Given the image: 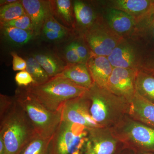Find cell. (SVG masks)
Returning <instances> with one entry per match:
<instances>
[{
    "mask_svg": "<svg viewBox=\"0 0 154 154\" xmlns=\"http://www.w3.org/2000/svg\"><path fill=\"white\" fill-rule=\"evenodd\" d=\"M0 136L6 148V154H19L37 134L25 111L14 96H0Z\"/></svg>",
    "mask_w": 154,
    "mask_h": 154,
    "instance_id": "1",
    "label": "cell"
},
{
    "mask_svg": "<svg viewBox=\"0 0 154 154\" xmlns=\"http://www.w3.org/2000/svg\"><path fill=\"white\" fill-rule=\"evenodd\" d=\"M86 96L91 102L92 118L102 127L112 128L128 115L129 102L106 88L94 83Z\"/></svg>",
    "mask_w": 154,
    "mask_h": 154,
    "instance_id": "2",
    "label": "cell"
},
{
    "mask_svg": "<svg viewBox=\"0 0 154 154\" xmlns=\"http://www.w3.org/2000/svg\"><path fill=\"white\" fill-rule=\"evenodd\" d=\"M25 88L45 107L54 112L61 111L66 102L84 96L88 91L60 75L51 78L42 85Z\"/></svg>",
    "mask_w": 154,
    "mask_h": 154,
    "instance_id": "3",
    "label": "cell"
},
{
    "mask_svg": "<svg viewBox=\"0 0 154 154\" xmlns=\"http://www.w3.org/2000/svg\"><path fill=\"white\" fill-rule=\"evenodd\" d=\"M24 110L36 132L45 138L51 139L62 122V110L57 112L45 107L25 88L17 90L14 96Z\"/></svg>",
    "mask_w": 154,
    "mask_h": 154,
    "instance_id": "4",
    "label": "cell"
},
{
    "mask_svg": "<svg viewBox=\"0 0 154 154\" xmlns=\"http://www.w3.org/2000/svg\"><path fill=\"white\" fill-rule=\"evenodd\" d=\"M119 142L139 152H154V128L126 116L111 128Z\"/></svg>",
    "mask_w": 154,
    "mask_h": 154,
    "instance_id": "5",
    "label": "cell"
},
{
    "mask_svg": "<svg viewBox=\"0 0 154 154\" xmlns=\"http://www.w3.org/2000/svg\"><path fill=\"white\" fill-rule=\"evenodd\" d=\"M89 129L62 121L51 141L50 154H83Z\"/></svg>",
    "mask_w": 154,
    "mask_h": 154,
    "instance_id": "6",
    "label": "cell"
},
{
    "mask_svg": "<svg viewBox=\"0 0 154 154\" xmlns=\"http://www.w3.org/2000/svg\"><path fill=\"white\" fill-rule=\"evenodd\" d=\"M85 39L95 55L108 57L118 45L124 41L122 36L115 33L108 25L96 24L88 28Z\"/></svg>",
    "mask_w": 154,
    "mask_h": 154,
    "instance_id": "7",
    "label": "cell"
},
{
    "mask_svg": "<svg viewBox=\"0 0 154 154\" xmlns=\"http://www.w3.org/2000/svg\"><path fill=\"white\" fill-rule=\"evenodd\" d=\"M90 107L91 102L86 94L69 100L62 109V121L81 125L89 129L101 127L92 118Z\"/></svg>",
    "mask_w": 154,
    "mask_h": 154,
    "instance_id": "8",
    "label": "cell"
},
{
    "mask_svg": "<svg viewBox=\"0 0 154 154\" xmlns=\"http://www.w3.org/2000/svg\"><path fill=\"white\" fill-rule=\"evenodd\" d=\"M119 142L111 128H91L88 131L83 154H114Z\"/></svg>",
    "mask_w": 154,
    "mask_h": 154,
    "instance_id": "9",
    "label": "cell"
},
{
    "mask_svg": "<svg viewBox=\"0 0 154 154\" xmlns=\"http://www.w3.org/2000/svg\"><path fill=\"white\" fill-rule=\"evenodd\" d=\"M137 70L113 68L105 88L130 104L136 93L135 84Z\"/></svg>",
    "mask_w": 154,
    "mask_h": 154,
    "instance_id": "10",
    "label": "cell"
},
{
    "mask_svg": "<svg viewBox=\"0 0 154 154\" xmlns=\"http://www.w3.org/2000/svg\"><path fill=\"white\" fill-rule=\"evenodd\" d=\"M153 3L151 0H114L110 2L111 8L129 14L135 19L137 25L152 14Z\"/></svg>",
    "mask_w": 154,
    "mask_h": 154,
    "instance_id": "11",
    "label": "cell"
},
{
    "mask_svg": "<svg viewBox=\"0 0 154 154\" xmlns=\"http://www.w3.org/2000/svg\"><path fill=\"white\" fill-rule=\"evenodd\" d=\"M107 58L113 68L139 69L140 65L134 48L125 41L116 46Z\"/></svg>",
    "mask_w": 154,
    "mask_h": 154,
    "instance_id": "12",
    "label": "cell"
},
{
    "mask_svg": "<svg viewBox=\"0 0 154 154\" xmlns=\"http://www.w3.org/2000/svg\"><path fill=\"white\" fill-rule=\"evenodd\" d=\"M86 65L94 83L101 88H106L113 69L107 57L96 55L91 52Z\"/></svg>",
    "mask_w": 154,
    "mask_h": 154,
    "instance_id": "13",
    "label": "cell"
},
{
    "mask_svg": "<svg viewBox=\"0 0 154 154\" xmlns=\"http://www.w3.org/2000/svg\"><path fill=\"white\" fill-rule=\"evenodd\" d=\"M21 2L30 17L36 35L41 30L48 16L51 14V6L49 2L40 0H22Z\"/></svg>",
    "mask_w": 154,
    "mask_h": 154,
    "instance_id": "14",
    "label": "cell"
},
{
    "mask_svg": "<svg viewBox=\"0 0 154 154\" xmlns=\"http://www.w3.org/2000/svg\"><path fill=\"white\" fill-rule=\"evenodd\" d=\"M128 116L134 120L154 128V103L136 92L130 104Z\"/></svg>",
    "mask_w": 154,
    "mask_h": 154,
    "instance_id": "15",
    "label": "cell"
},
{
    "mask_svg": "<svg viewBox=\"0 0 154 154\" xmlns=\"http://www.w3.org/2000/svg\"><path fill=\"white\" fill-rule=\"evenodd\" d=\"M106 18L108 25L111 30L121 36L131 32L137 25L136 21L133 17L116 9L108 10Z\"/></svg>",
    "mask_w": 154,
    "mask_h": 154,
    "instance_id": "16",
    "label": "cell"
},
{
    "mask_svg": "<svg viewBox=\"0 0 154 154\" xmlns=\"http://www.w3.org/2000/svg\"><path fill=\"white\" fill-rule=\"evenodd\" d=\"M59 75L65 77L77 85L88 90L94 84L86 64H67L63 72Z\"/></svg>",
    "mask_w": 154,
    "mask_h": 154,
    "instance_id": "17",
    "label": "cell"
},
{
    "mask_svg": "<svg viewBox=\"0 0 154 154\" xmlns=\"http://www.w3.org/2000/svg\"><path fill=\"white\" fill-rule=\"evenodd\" d=\"M33 57L44 69L50 79L61 73L66 66L59 58L50 53H36L33 54Z\"/></svg>",
    "mask_w": 154,
    "mask_h": 154,
    "instance_id": "18",
    "label": "cell"
},
{
    "mask_svg": "<svg viewBox=\"0 0 154 154\" xmlns=\"http://www.w3.org/2000/svg\"><path fill=\"white\" fill-rule=\"evenodd\" d=\"M137 94L154 103V76L141 69H138L135 79Z\"/></svg>",
    "mask_w": 154,
    "mask_h": 154,
    "instance_id": "19",
    "label": "cell"
},
{
    "mask_svg": "<svg viewBox=\"0 0 154 154\" xmlns=\"http://www.w3.org/2000/svg\"><path fill=\"white\" fill-rule=\"evenodd\" d=\"M4 37L7 41L17 45L27 44L35 34L33 30H25L14 27H1Z\"/></svg>",
    "mask_w": 154,
    "mask_h": 154,
    "instance_id": "20",
    "label": "cell"
},
{
    "mask_svg": "<svg viewBox=\"0 0 154 154\" xmlns=\"http://www.w3.org/2000/svg\"><path fill=\"white\" fill-rule=\"evenodd\" d=\"M73 10L75 17L79 25L88 29L94 25L95 14L90 6L82 1H74Z\"/></svg>",
    "mask_w": 154,
    "mask_h": 154,
    "instance_id": "21",
    "label": "cell"
},
{
    "mask_svg": "<svg viewBox=\"0 0 154 154\" xmlns=\"http://www.w3.org/2000/svg\"><path fill=\"white\" fill-rule=\"evenodd\" d=\"M51 138H45L37 133L25 145L19 154H50Z\"/></svg>",
    "mask_w": 154,
    "mask_h": 154,
    "instance_id": "22",
    "label": "cell"
},
{
    "mask_svg": "<svg viewBox=\"0 0 154 154\" xmlns=\"http://www.w3.org/2000/svg\"><path fill=\"white\" fill-rule=\"evenodd\" d=\"M26 70L29 73L33 80V85H38L46 83L50 79L46 72L33 57H28L26 60Z\"/></svg>",
    "mask_w": 154,
    "mask_h": 154,
    "instance_id": "23",
    "label": "cell"
},
{
    "mask_svg": "<svg viewBox=\"0 0 154 154\" xmlns=\"http://www.w3.org/2000/svg\"><path fill=\"white\" fill-rule=\"evenodd\" d=\"M26 14L21 1L1 6V23L18 19Z\"/></svg>",
    "mask_w": 154,
    "mask_h": 154,
    "instance_id": "24",
    "label": "cell"
},
{
    "mask_svg": "<svg viewBox=\"0 0 154 154\" xmlns=\"http://www.w3.org/2000/svg\"><path fill=\"white\" fill-rule=\"evenodd\" d=\"M54 2L56 10L59 16L67 24H72L71 2L69 0H57Z\"/></svg>",
    "mask_w": 154,
    "mask_h": 154,
    "instance_id": "25",
    "label": "cell"
},
{
    "mask_svg": "<svg viewBox=\"0 0 154 154\" xmlns=\"http://www.w3.org/2000/svg\"><path fill=\"white\" fill-rule=\"evenodd\" d=\"M1 27H14L25 30H33L32 22L26 14L18 19L1 23Z\"/></svg>",
    "mask_w": 154,
    "mask_h": 154,
    "instance_id": "26",
    "label": "cell"
},
{
    "mask_svg": "<svg viewBox=\"0 0 154 154\" xmlns=\"http://www.w3.org/2000/svg\"><path fill=\"white\" fill-rule=\"evenodd\" d=\"M41 30L42 31H53L68 33L69 31L67 28L57 21L51 13L45 19Z\"/></svg>",
    "mask_w": 154,
    "mask_h": 154,
    "instance_id": "27",
    "label": "cell"
},
{
    "mask_svg": "<svg viewBox=\"0 0 154 154\" xmlns=\"http://www.w3.org/2000/svg\"><path fill=\"white\" fill-rule=\"evenodd\" d=\"M15 79L18 86L22 88H27L33 85L34 83L31 75L26 70L17 73L15 76Z\"/></svg>",
    "mask_w": 154,
    "mask_h": 154,
    "instance_id": "28",
    "label": "cell"
},
{
    "mask_svg": "<svg viewBox=\"0 0 154 154\" xmlns=\"http://www.w3.org/2000/svg\"><path fill=\"white\" fill-rule=\"evenodd\" d=\"M65 55L67 64L82 63L77 53L74 41L68 45L66 47Z\"/></svg>",
    "mask_w": 154,
    "mask_h": 154,
    "instance_id": "29",
    "label": "cell"
},
{
    "mask_svg": "<svg viewBox=\"0 0 154 154\" xmlns=\"http://www.w3.org/2000/svg\"><path fill=\"white\" fill-rule=\"evenodd\" d=\"M74 42L81 63L86 64L90 58L91 53L88 51V48L82 42L79 41H74Z\"/></svg>",
    "mask_w": 154,
    "mask_h": 154,
    "instance_id": "30",
    "label": "cell"
},
{
    "mask_svg": "<svg viewBox=\"0 0 154 154\" xmlns=\"http://www.w3.org/2000/svg\"><path fill=\"white\" fill-rule=\"evenodd\" d=\"M13 57V69L14 71L25 70L27 68L26 61L18 55L16 53H11Z\"/></svg>",
    "mask_w": 154,
    "mask_h": 154,
    "instance_id": "31",
    "label": "cell"
},
{
    "mask_svg": "<svg viewBox=\"0 0 154 154\" xmlns=\"http://www.w3.org/2000/svg\"><path fill=\"white\" fill-rule=\"evenodd\" d=\"M43 37L46 40L50 41H57L63 39L67 36L68 33L55 32L53 31H42Z\"/></svg>",
    "mask_w": 154,
    "mask_h": 154,
    "instance_id": "32",
    "label": "cell"
},
{
    "mask_svg": "<svg viewBox=\"0 0 154 154\" xmlns=\"http://www.w3.org/2000/svg\"><path fill=\"white\" fill-rule=\"evenodd\" d=\"M143 22H144L145 26L147 27L152 38H153L154 41V14H152L148 18L145 19L144 21L140 22V23H143Z\"/></svg>",
    "mask_w": 154,
    "mask_h": 154,
    "instance_id": "33",
    "label": "cell"
},
{
    "mask_svg": "<svg viewBox=\"0 0 154 154\" xmlns=\"http://www.w3.org/2000/svg\"><path fill=\"white\" fill-rule=\"evenodd\" d=\"M0 154H6V148L4 141L0 136Z\"/></svg>",
    "mask_w": 154,
    "mask_h": 154,
    "instance_id": "34",
    "label": "cell"
},
{
    "mask_svg": "<svg viewBox=\"0 0 154 154\" xmlns=\"http://www.w3.org/2000/svg\"><path fill=\"white\" fill-rule=\"evenodd\" d=\"M152 66H142L140 67V69L143 70L146 72H152L154 73V63H152Z\"/></svg>",
    "mask_w": 154,
    "mask_h": 154,
    "instance_id": "35",
    "label": "cell"
},
{
    "mask_svg": "<svg viewBox=\"0 0 154 154\" xmlns=\"http://www.w3.org/2000/svg\"><path fill=\"white\" fill-rule=\"evenodd\" d=\"M16 0H6V1H1V5L2 6L4 5H8V4H11V3L15 2H17Z\"/></svg>",
    "mask_w": 154,
    "mask_h": 154,
    "instance_id": "36",
    "label": "cell"
},
{
    "mask_svg": "<svg viewBox=\"0 0 154 154\" xmlns=\"http://www.w3.org/2000/svg\"><path fill=\"white\" fill-rule=\"evenodd\" d=\"M138 154H154V152H139Z\"/></svg>",
    "mask_w": 154,
    "mask_h": 154,
    "instance_id": "37",
    "label": "cell"
},
{
    "mask_svg": "<svg viewBox=\"0 0 154 154\" xmlns=\"http://www.w3.org/2000/svg\"><path fill=\"white\" fill-rule=\"evenodd\" d=\"M152 14H154V1H153V3L152 8Z\"/></svg>",
    "mask_w": 154,
    "mask_h": 154,
    "instance_id": "38",
    "label": "cell"
}]
</instances>
